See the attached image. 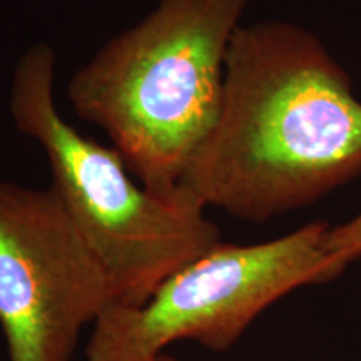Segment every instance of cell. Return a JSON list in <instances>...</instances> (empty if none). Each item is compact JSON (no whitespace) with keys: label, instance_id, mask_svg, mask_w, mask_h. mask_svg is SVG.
Wrapping results in <instances>:
<instances>
[{"label":"cell","instance_id":"obj_1","mask_svg":"<svg viewBox=\"0 0 361 361\" xmlns=\"http://www.w3.org/2000/svg\"><path fill=\"white\" fill-rule=\"evenodd\" d=\"M361 178V101L326 45L284 20L239 25L216 123L183 188L206 207L266 223Z\"/></svg>","mask_w":361,"mask_h":361},{"label":"cell","instance_id":"obj_2","mask_svg":"<svg viewBox=\"0 0 361 361\" xmlns=\"http://www.w3.org/2000/svg\"><path fill=\"white\" fill-rule=\"evenodd\" d=\"M250 0H161L72 74V111L101 128L139 183L183 188L218 117L229 44Z\"/></svg>","mask_w":361,"mask_h":361},{"label":"cell","instance_id":"obj_3","mask_svg":"<svg viewBox=\"0 0 361 361\" xmlns=\"http://www.w3.org/2000/svg\"><path fill=\"white\" fill-rule=\"evenodd\" d=\"M8 112L16 129L42 147L49 188L106 269L112 305H144L176 271L221 243L191 191H151L114 147L80 134L61 114L51 45H30L17 61Z\"/></svg>","mask_w":361,"mask_h":361},{"label":"cell","instance_id":"obj_4","mask_svg":"<svg viewBox=\"0 0 361 361\" xmlns=\"http://www.w3.org/2000/svg\"><path fill=\"white\" fill-rule=\"evenodd\" d=\"M328 229L324 221H313L256 245L218 243L176 271L144 305L107 306L94 323L85 358L157 361L178 341L229 350L271 305L345 271L324 247Z\"/></svg>","mask_w":361,"mask_h":361},{"label":"cell","instance_id":"obj_5","mask_svg":"<svg viewBox=\"0 0 361 361\" xmlns=\"http://www.w3.org/2000/svg\"><path fill=\"white\" fill-rule=\"evenodd\" d=\"M114 293L51 188L0 180V328L8 361H72Z\"/></svg>","mask_w":361,"mask_h":361},{"label":"cell","instance_id":"obj_6","mask_svg":"<svg viewBox=\"0 0 361 361\" xmlns=\"http://www.w3.org/2000/svg\"><path fill=\"white\" fill-rule=\"evenodd\" d=\"M324 247L333 263L343 269L361 258V213L346 223L329 226Z\"/></svg>","mask_w":361,"mask_h":361},{"label":"cell","instance_id":"obj_7","mask_svg":"<svg viewBox=\"0 0 361 361\" xmlns=\"http://www.w3.org/2000/svg\"><path fill=\"white\" fill-rule=\"evenodd\" d=\"M157 361H179V360L176 358V356H173V355H169V353H164V355H162L161 358L157 360Z\"/></svg>","mask_w":361,"mask_h":361}]
</instances>
